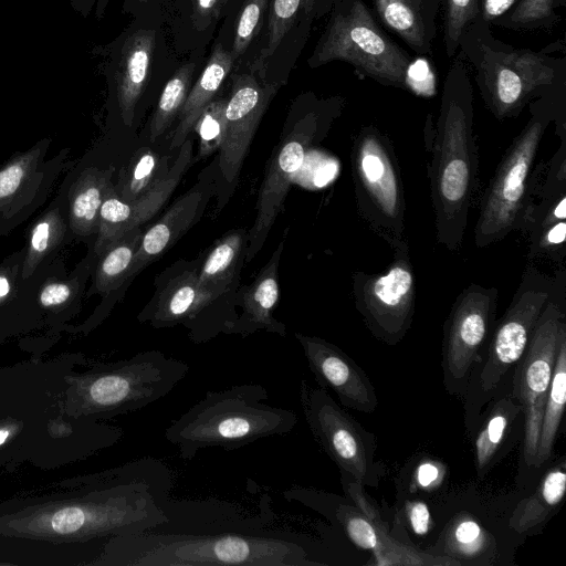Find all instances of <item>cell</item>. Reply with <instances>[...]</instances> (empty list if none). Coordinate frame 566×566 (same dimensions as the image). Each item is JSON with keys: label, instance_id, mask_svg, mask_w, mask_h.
Masks as SVG:
<instances>
[{"label": "cell", "instance_id": "cell-1", "mask_svg": "<svg viewBox=\"0 0 566 566\" xmlns=\"http://www.w3.org/2000/svg\"><path fill=\"white\" fill-rule=\"evenodd\" d=\"M167 521L143 533L118 536L108 560L125 566H322L306 539L271 528L274 514L227 501L177 500L164 504Z\"/></svg>", "mask_w": 566, "mask_h": 566}, {"label": "cell", "instance_id": "cell-2", "mask_svg": "<svg viewBox=\"0 0 566 566\" xmlns=\"http://www.w3.org/2000/svg\"><path fill=\"white\" fill-rule=\"evenodd\" d=\"M473 115L471 77L457 53L444 78L428 168L436 239L451 252L462 245L478 181Z\"/></svg>", "mask_w": 566, "mask_h": 566}, {"label": "cell", "instance_id": "cell-3", "mask_svg": "<svg viewBox=\"0 0 566 566\" xmlns=\"http://www.w3.org/2000/svg\"><path fill=\"white\" fill-rule=\"evenodd\" d=\"M566 86L530 103L531 117L506 149L484 191L474 227V243L484 248L521 230L536 202L544 164H536L543 136L552 122L566 137Z\"/></svg>", "mask_w": 566, "mask_h": 566}, {"label": "cell", "instance_id": "cell-4", "mask_svg": "<svg viewBox=\"0 0 566 566\" xmlns=\"http://www.w3.org/2000/svg\"><path fill=\"white\" fill-rule=\"evenodd\" d=\"M268 390L260 384H242L208 390L165 430L185 461L211 447L232 451L259 439L285 436L297 424V415L265 402Z\"/></svg>", "mask_w": 566, "mask_h": 566}, {"label": "cell", "instance_id": "cell-5", "mask_svg": "<svg viewBox=\"0 0 566 566\" xmlns=\"http://www.w3.org/2000/svg\"><path fill=\"white\" fill-rule=\"evenodd\" d=\"M478 18L462 34L458 53L474 70L485 107L499 120L516 117L531 102L566 86V61L516 49L493 36Z\"/></svg>", "mask_w": 566, "mask_h": 566}, {"label": "cell", "instance_id": "cell-6", "mask_svg": "<svg viewBox=\"0 0 566 566\" xmlns=\"http://www.w3.org/2000/svg\"><path fill=\"white\" fill-rule=\"evenodd\" d=\"M343 61L375 82L409 90L411 56L378 25L363 0H336L310 57L312 67Z\"/></svg>", "mask_w": 566, "mask_h": 566}, {"label": "cell", "instance_id": "cell-7", "mask_svg": "<svg viewBox=\"0 0 566 566\" xmlns=\"http://www.w3.org/2000/svg\"><path fill=\"white\" fill-rule=\"evenodd\" d=\"M357 209L391 247L403 241L406 202L390 138L369 125L359 129L350 153Z\"/></svg>", "mask_w": 566, "mask_h": 566}, {"label": "cell", "instance_id": "cell-8", "mask_svg": "<svg viewBox=\"0 0 566 566\" xmlns=\"http://www.w3.org/2000/svg\"><path fill=\"white\" fill-rule=\"evenodd\" d=\"M566 271L555 276L554 293L539 316L525 353L515 364L513 397L524 415L523 459L533 465L546 396L560 343L566 338Z\"/></svg>", "mask_w": 566, "mask_h": 566}, {"label": "cell", "instance_id": "cell-9", "mask_svg": "<svg viewBox=\"0 0 566 566\" xmlns=\"http://www.w3.org/2000/svg\"><path fill=\"white\" fill-rule=\"evenodd\" d=\"M340 474L344 491L354 506L347 503L331 505L324 493L298 485L285 490L283 495L291 502L296 501L325 515H332L357 547L371 552L375 559L371 565H461L450 556L428 554L396 539L377 509L366 497L364 485L344 472Z\"/></svg>", "mask_w": 566, "mask_h": 566}, {"label": "cell", "instance_id": "cell-10", "mask_svg": "<svg viewBox=\"0 0 566 566\" xmlns=\"http://www.w3.org/2000/svg\"><path fill=\"white\" fill-rule=\"evenodd\" d=\"M385 272L353 275L355 307L369 332L387 345L398 344L409 331L416 307V277L406 240L392 247Z\"/></svg>", "mask_w": 566, "mask_h": 566}, {"label": "cell", "instance_id": "cell-11", "mask_svg": "<svg viewBox=\"0 0 566 566\" xmlns=\"http://www.w3.org/2000/svg\"><path fill=\"white\" fill-rule=\"evenodd\" d=\"M344 105L345 99L339 96L324 101L319 108L311 111L298 120L280 144L260 188L256 217L248 232L245 262L252 261L263 247L290 187L302 169L307 151L318 135L321 124L338 116Z\"/></svg>", "mask_w": 566, "mask_h": 566}, {"label": "cell", "instance_id": "cell-12", "mask_svg": "<svg viewBox=\"0 0 566 566\" xmlns=\"http://www.w3.org/2000/svg\"><path fill=\"white\" fill-rule=\"evenodd\" d=\"M300 402L307 426L340 472L364 484L377 483L375 441L322 387L301 380Z\"/></svg>", "mask_w": 566, "mask_h": 566}, {"label": "cell", "instance_id": "cell-13", "mask_svg": "<svg viewBox=\"0 0 566 566\" xmlns=\"http://www.w3.org/2000/svg\"><path fill=\"white\" fill-rule=\"evenodd\" d=\"M496 287L470 284L457 296L443 324L442 379L450 395L463 397L474 365L494 325Z\"/></svg>", "mask_w": 566, "mask_h": 566}, {"label": "cell", "instance_id": "cell-14", "mask_svg": "<svg viewBox=\"0 0 566 566\" xmlns=\"http://www.w3.org/2000/svg\"><path fill=\"white\" fill-rule=\"evenodd\" d=\"M51 137L14 153L0 166V238L24 223L48 200L59 177L74 163L69 147L48 157Z\"/></svg>", "mask_w": 566, "mask_h": 566}, {"label": "cell", "instance_id": "cell-15", "mask_svg": "<svg viewBox=\"0 0 566 566\" xmlns=\"http://www.w3.org/2000/svg\"><path fill=\"white\" fill-rule=\"evenodd\" d=\"M555 290V277L528 266L504 315L494 322L479 376L483 394L493 392L527 347L534 327Z\"/></svg>", "mask_w": 566, "mask_h": 566}, {"label": "cell", "instance_id": "cell-16", "mask_svg": "<svg viewBox=\"0 0 566 566\" xmlns=\"http://www.w3.org/2000/svg\"><path fill=\"white\" fill-rule=\"evenodd\" d=\"M223 295L200 284L198 268L184 269L157 289L137 319L155 328L182 324L189 329L190 339L202 344L223 333L230 322L213 307Z\"/></svg>", "mask_w": 566, "mask_h": 566}, {"label": "cell", "instance_id": "cell-17", "mask_svg": "<svg viewBox=\"0 0 566 566\" xmlns=\"http://www.w3.org/2000/svg\"><path fill=\"white\" fill-rule=\"evenodd\" d=\"M226 104L227 133L219 149V167L228 182L239 176L255 130L279 90L274 83H261L253 74L233 76Z\"/></svg>", "mask_w": 566, "mask_h": 566}, {"label": "cell", "instance_id": "cell-18", "mask_svg": "<svg viewBox=\"0 0 566 566\" xmlns=\"http://www.w3.org/2000/svg\"><path fill=\"white\" fill-rule=\"evenodd\" d=\"M179 148L167 175L138 199L126 202L114 187L109 190L101 206L97 232L92 242L96 255L127 231L150 220L170 198L193 163V139L188 136Z\"/></svg>", "mask_w": 566, "mask_h": 566}, {"label": "cell", "instance_id": "cell-19", "mask_svg": "<svg viewBox=\"0 0 566 566\" xmlns=\"http://www.w3.org/2000/svg\"><path fill=\"white\" fill-rule=\"evenodd\" d=\"M294 336L319 387L333 390L343 407L365 413L376 410L378 399L374 385L346 353L317 336L302 333Z\"/></svg>", "mask_w": 566, "mask_h": 566}, {"label": "cell", "instance_id": "cell-20", "mask_svg": "<svg viewBox=\"0 0 566 566\" xmlns=\"http://www.w3.org/2000/svg\"><path fill=\"white\" fill-rule=\"evenodd\" d=\"M155 49V32L135 30L108 46L106 74L119 119L126 127L134 122L136 106L148 81Z\"/></svg>", "mask_w": 566, "mask_h": 566}, {"label": "cell", "instance_id": "cell-21", "mask_svg": "<svg viewBox=\"0 0 566 566\" xmlns=\"http://www.w3.org/2000/svg\"><path fill=\"white\" fill-rule=\"evenodd\" d=\"M115 164H102L91 150L65 171L69 221L73 242H93L101 206L114 187Z\"/></svg>", "mask_w": 566, "mask_h": 566}, {"label": "cell", "instance_id": "cell-22", "mask_svg": "<svg viewBox=\"0 0 566 566\" xmlns=\"http://www.w3.org/2000/svg\"><path fill=\"white\" fill-rule=\"evenodd\" d=\"M66 190L67 182L64 177L54 198L27 232L21 270L24 281L52 272L64 262L61 254L64 248L73 243Z\"/></svg>", "mask_w": 566, "mask_h": 566}, {"label": "cell", "instance_id": "cell-23", "mask_svg": "<svg viewBox=\"0 0 566 566\" xmlns=\"http://www.w3.org/2000/svg\"><path fill=\"white\" fill-rule=\"evenodd\" d=\"M212 193L213 185L209 180L198 181L143 233L129 272L132 281L167 252L200 219Z\"/></svg>", "mask_w": 566, "mask_h": 566}, {"label": "cell", "instance_id": "cell-24", "mask_svg": "<svg viewBox=\"0 0 566 566\" xmlns=\"http://www.w3.org/2000/svg\"><path fill=\"white\" fill-rule=\"evenodd\" d=\"M283 247L282 241L252 283L238 294L237 304L242 308V313L226 325L223 333L247 337L263 329L282 337L286 336V326L273 316L280 300L277 269Z\"/></svg>", "mask_w": 566, "mask_h": 566}, {"label": "cell", "instance_id": "cell-25", "mask_svg": "<svg viewBox=\"0 0 566 566\" xmlns=\"http://www.w3.org/2000/svg\"><path fill=\"white\" fill-rule=\"evenodd\" d=\"M142 227H136L108 244L99 254L91 275L92 283L86 289V297L98 294L99 305L88 318L87 325L104 319L114 305L124 296L132 280L129 277L134 256L143 238Z\"/></svg>", "mask_w": 566, "mask_h": 566}, {"label": "cell", "instance_id": "cell-26", "mask_svg": "<svg viewBox=\"0 0 566 566\" xmlns=\"http://www.w3.org/2000/svg\"><path fill=\"white\" fill-rule=\"evenodd\" d=\"M531 259H547L564 266L566 254V186L537 195L521 230Z\"/></svg>", "mask_w": 566, "mask_h": 566}, {"label": "cell", "instance_id": "cell-27", "mask_svg": "<svg viewBox=\"0 0 566 566\" xmlns=\"http://www.w3.org/2000/svg\"><path fill=\"white\" fill-rule=\"evenodd\" d=\"M442 0H374L377 17L415 53H432Z\"/></svg>", "mask_w": 566, "mask_h": 566}, {"label": "cell", "instance_id": "cell-28", "mask_svg": "<svg viewBox=\"0 0 566 566\" xmlns=\"http://www.w3.org/2000/svg\"><path fill=\"white\" fill-rule=\"evenodd\" d=\"M23 247L0 261V329L19 328L42 322L36 293L41 282L65 266L62 263L44 276L24 281L21 277Z\"/></svg>", "mask_w": 566, "mask_h": 566}, {"label": "cell", "instance_id": "cell-29", "mask_svg": "<svg viewBox=\"0 0 566 566\" xmlns=\"http://www.w3.org/2000/svg\"><path fill=\"white\" fill-rule=\"evenodd\" d=\"M87 247L86 254L70 273L62 266L41 282L36 300L48 322L61 323L80 311L97 258L93 243Z\"/></svg>", "mask_w": 566, "mask_h": 566}, {"label": "cell", "instance_id": "cell-30", "mask_svg": "<svg viewBox=\"0 0 566 566\" xmlns=\"http://www.w3.org/2000/svg\"><path fill=\"white\" fill-rule=\"evenodd\" d=\"M235 59L231 51L218 43L202 70L199 78L189 91L178 115V124L171 134L170 149L181 146L192 132L196 120L205 107L214 99Z\"/></svg>", "mask_w": 566, "mask_h": 566}, {"label": "cell", "instance_id": "cell-31", "mask_svg": "<svg viewBox=\"0 0 566 566\" xmlns=\"http://www.w3.org/2000/svg\"><path fill=\"white\" fill-rule=\"evenodd\" d=\"M565 467L563 460L551 468L535 491L516 504L509 518L511 530L518 534H531L547 521L565 495Z\"/></svg>", "mask_w": 566, "mask_h": 566}, {"label": "cell", "instance_id": "cell-32", "mask_svg": "<svg viewBox=\"0 0 566 566\" xmlns=\"http://www.w3.org/2000/svg\"><path fill=\"white\" fill-rule=\"evenodd\" d=\"M247 248L248 231L245 229L227 232L199 264L200 284L226 294L234 281L241 262L245 260Z\"/></svg>", "mask_w": 566, "mask_h": 566}, {"label": "cell", "instance_id": "cell-33", "mask_svg": "<svg viewBox=\"0 0 566 566\" xmlns=\"http://www.w3.org/2000/svg\"><path fill=\"white\" fill-rule=\"evenodd\" d=\"M169 159V156H160L148 147L138 149L116 172L115 192L126 202L138 199L167 175Z\"/></svg>", "mask_w": 566, "mask_h": 566}, {"label": "cell", "instance_id": "cell-34", "mask_svg": "<svg viewBox=\"0 0 566 566\" xmlns=\"http://www.w3.org/2000/svg\"><path fill=\"white\" fill-rule=\"evenodd\" d=\"M566 403V338L560 343L543 409L534 467L551 457Z\"/></svg>", "mask_w": 566, "mask_h": 566}, {"label": "cell", "instance_id": "cell-35", "mask_svg": "<svg viewBox=\"0 0 566 566\" xmlns=\"http://www.w3.org/2000/svg\"><path fill=\"white\" fill-rule=\"evenodd\" d=\"M522 411L514 397L505 396L494 402L474 442L475 467L480 478L491 468L509 431Z\"/></svg>", "mask_w": 566, "mask_h": 566}, {"label": "cell", "instance_id": "cell-36", "mask_svg": "<svg viewBox=\"0 0 566 566\" xmlns=\"http://www.w3.org/2000/svg\"><path fill=\"white\" fill-rule=\"evenodd\" d=\"M336 0H272L268 42L255 60L254 67H262L298 18H315L331 10Z\"/></svg>", "mask_w": 566, "mask_h": 566}, {"label": "cell", "instance_id": "cell-37", "mask_svg": "<svg viewBox=\"0 0 566 566\" xmlns=\"http://www.w3.org/2000/svg\"><path fill=\"white\" fill-rule=\"evenodd\" d=\"M193 63L180 66L166 83L149 125V139L155 142L178 117L189 93Z\"/></svg>", "mask_w": 566, "mask_h": 566}, {"label": "cell", "instance_id": "cell-38", "mask_svg": "<svg viewBox=\"0 0 566 566\" xmlns=\"http://www.w3.org/2000/svg\"><path fill=\"white\" fill-rule=\"evenodd\" d=\"M562 2L563 0H518L491 24L515 31L549 29L559 19L556 10Z\"/></svg>", "mask_w": 566, "mask_h": 566}, {"label": "cell", "instance_id": "cell-39", "mask_svg": "<svg viewBox=\"0 0 566 566\" xmlns=\"http://www.w3.org/2000/svg\"><path fill=\"white\" fill-rule=\"evenodd\" d=\"M489 535L472 516H455L444 533V551L454 559L476 558L486 552ZM462 565V564H461Z\"/></svg>", "mask_w": 566, "mask_h": 566}, {"label": "cell", "instance_id": "cell-40", "mask_svg": "<svg viewBox=\"0 0 566 566\" xmlns=\"http://www.w3.org/2000/svg\"><path fill=\"white\" fill-rule=\"evenodd\" d=\"M227 98H214L199 115L193 129L199 138L197 159H203L219 150L227 133L226 123Z\"/></svg>", "mask_w": 566, "mask_h": 566}, {"label": "cell", "instance_id": "cell-41", "mask_svg": "<svg viewBox=\"0 0 566 566\" xmlns=\"http://www.w3.org/2000/svg\"><path fill=\"white\" fill-rule=\"evenodd\" d=\"M443 44L449 59L457 55L463 32L479 18L480 0H442Z\"/></svg>", "mask_w": 566, "mask_h": 566}, {"label": "cell", "instance_id": "cell-42", "mask_svg": "<svg viewBox=\"0 0 566 566\" xmlns=\"http://www.w3.org/2000/svg\"><path fill=\"white\" fill-rule=\"evenodd\" d=\"M269 0H245L234 32L232 54L237 60L241 56L260 31L263 13Z\"/></svg>", "mask_w": 566, "mask_h": 566}, {"label": "cell", "instance_id": "cell-43", "mask_svg": "<svg viewBox=\"0 0 566 566\" xmlns=\"http://www.w3.org/2000/svg\"><path fill=\"white\" fill-rule=\"evenodd\" d=\"M406 517L416 535L423 536L432 527V517L428 505L419 500L407 501Z\"/></svg>", "mask_w": 566, "mask_h": 566}, {"label": "cell", "instance_id": "cell-44", "mask_svg": "<svg viewBox=\"0 0 566 566\" xmlns=\"http://www.w3.org/2000/svg\"><path fill=\"white\" fill-rule=\"evenodd\" d=\"M444 470L442 465L432 460H424L418 464L413 473V484L417 489L432 490L440 485Z\"/></svg>", "mask_w": 566, "mask_h": 566}, {"label": "cell", "instance_id": "cell-45", "mask_svg": "<svg viewBox=\"0 0 566 566\" xmlns=\"http://www.w3.org/2000/svg\"><path fill=\"white\" fill-rule=\"evenodd\" d=\"M193 24L202 30L219 17V0H191Z\"/></svg>", "mask_w": 566, "mask_h": 566}, {"label": "cell", "instance_id": "cell-46", "mask_svg": "<svg viewBox=\"0 0 566 566\" xmlns=\"http://www.w3.org/2000/svg\"><path fill=\"white\" fill-rule=\"evenodd\" d=\"M517 1L518 0H480L479 18L491 24L492 21L512 9Z\"/></svg>", "mask_w": 566, "mask_h": 566}, {"label": "cell", "instance_id": "cell-47", "mask_svg": "<svg viewBox=\"0 0 566 566\" xmlns=\"http://www.w3.org/2000/svg\"><path fill=\"white\" fill-rule=\"evenodd\" d=\"M109 0H70L72 9L87 18L93 9H95V17L101 20L104 17Z\"/></svg>", "mask_w": 566, "mask_h": 566}, {"label": "cell", "instance_id": "cell-48", "mask_svg": "<svg viewBox=\"0 0 566 566\" xmlns=\"http://www.w3.org/2000/svg\"><path fill=\"white\" fill-rule=\"evenodd\" d=\"M11 430L8 428L0 429V444L4 443V441L9 438Z\"/></svg>", "mask_w": 566, "mask_h": 566}, {"label": "cell", "instance_id": "cell-49", "mask_svg": "<svg viewBox=\"0 0 566 566\" xmlns=\"http://www.w3.org/2000/svg\"><path fill=\"white\" fill-rule=\"evenodd\" d=\"M228 2V0H219L220 9Z\"/></svg>", "mask_w": 566, "mask_h": 566}, {"label": "cell", "instance_id": "cell-50", "mask_svg": "<svg viewBox=\"0 0 566 566\" xmlns=\"http://www.w3.org/2000/svg\"><path fill=\"white\" fill-rule=\"evenodd\" d=\"M138 2H146V1H149V0H136Z\"/></svg>", "mask_w": 566, "mask_h": 566}]
</instances>
